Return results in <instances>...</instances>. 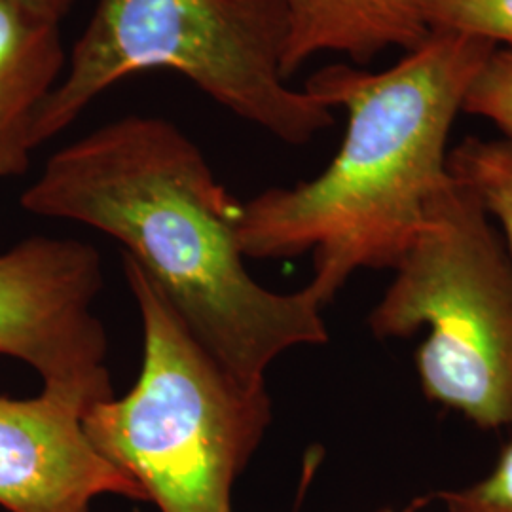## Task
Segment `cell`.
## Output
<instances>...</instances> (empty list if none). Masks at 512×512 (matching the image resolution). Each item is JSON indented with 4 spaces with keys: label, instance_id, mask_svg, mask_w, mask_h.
Returning a JSON list of instances; mask_svg holds the SVG:
<instances>
[{
    "label": "cell",
    "instance_id": "cell-14",
    "mask_svg": "<svg viewBox=\"0 0 512 512\" xmlns=\"http://www.w3.org/2000/svg\"><path fill=\"white\" fill-rule=\"evenodd\" d=\"M10 2L18 4L21 10L29 12L35 18L59 25L61 19L71 14L76 0H10Z\"/></svg>",
    "mask_w": 512,
    "mask_h": 512
},
{
    "label": "cell",
    "instance_id": "cell-9",
    "mask_svg": "<svg viewBox=\"0 0 512 512\" xmlns=\"http://www.w3.org/2000/svg\"><path fill=\"white\" fill-rule=\"evenodd\" d=\"M283 6L289 82L315 55H344L361 67L389 48L410 52L431 37L416 0H283Z\"/></svg>",
    "mask_w": 512,
    "mask_h": 512
},
{
    "label": "cell",
    "instance_id": "cell-8",
    "mask_svg": "<svg viewBox=\"0 0 512 512\" xmlns=\"http://www.w3.org/2000/svg\"><path fill=\"white\" fill-rule=\"evenodd\" d=\"M65 65L59 25L0 0V181L29 171L38 109Z\"/></svg>",
    "mask_w": 512,
    "mask_h": 512
},
{
    "label": "cell",
    "instance_id": "cell-4",
    "mask_svg": "<svg viewBox=\"0 0 512 512\" xmlns=\"http://www.w3.org/2000/svg\"><path fill=\"white\" fill-rule=\"evenodd\" d=\"M124 275L143 323L135 385L84 416L93 446L160 512H234L232 492L272 425L266 384H243L207 353L129 256Z\"/></svg>",
    "mask_w": 512,
    "mask_h": 512
},
{
    "label": "cell",
    "instance_id": "cell-13",
    "mask_svg": "<svg viewBox=\"0 0 512 512\" xmlns=\"http://www.w3.org/2000/svg\"><path fill=\"white\" fill-rule=\"evenodd\" d=\"M446 512H512V442H509L488 475L461 488H446L429 495Z\"/></svg>",
    "mask_w": 512,
    "mask_h": 512
},
{
    "label": "cell",
    "instance_id": "cell-15",
    "mask_svg": "<svg viewBox=\"0 0 512 512\" xmlns=\"http://www.w3.org/2000/svg\"><path fill=\"white\" fill-rule=\"evenodd\" d=\"M370 512H416V505H412V507H404V509H395V507H380V509H374V511Z\"/></svg>",
    "mask_w": 512,
    "mask_h": 512
},
{
    "label": "cell",
    "instance_id": "cell-3",
    "mask_svg": "<svg viewBox=\"0 0 512 512\" xmlns=\"http://www.w3.org/2000/svg\"><path fill=\"white\" fill-rule=\"evenodd\" d=\"M283 0H97L61 80L38 109L37 147L73 126L122 80L181 74L247 124L287 145H306L334 124V110L283 74Z\"/></svg>",
    "mask_w": 512,
    "mask_h": 512
},
{
    "label": "cell",
    "instance_id": "cell-12",
    "mask_svg": "<svg viewBox=\"0 0 512 512\" xmlns=\"http://www.w3.org/2000/svg\"><path fill=\"white\" fill-rule=\"evenodd\" d=\"M461 112L484 118L512 143V50L494 48L471 80Z\"/></svg>",
    "mask_w": 512,
    "mask_h": 512
},
{
    "label": "cell",
    "instance_id": "cell-1",
    "mask_svg": "<svg viewBox=\"0 0 512 512\" xmlns=\"http://www.w3.org/2000/svg\"><path fill=\"white\" fill-rule=\"evenodd\" d=\"M21 207L71 220L124 247L207 353L243 384L277 357L329 342L313 285L275 293L245 268L241 207L200 147L162 116L126 114L57 150Z\"/></svg>",
    "mask_w": 512,
    "mask_h": 512
},
{
    "label": "cell",
    "instance_id": "cell-7",
    "mask_svg": "<svg viewBox=\"0 0 512 512\" xmlns=\"http://www.w3.org/2000/svg\"><path fill=\"white\" fill-rule=\"evenodd\" d=\"M84 410L42 391L0 395V507L8 512H92L118 495L147 501L141 486L110 463L84 431Z\"/></svg>",
    "mask_w": 512,
    "mask_h": 512
},
{
    "label": "cell",
    "instance_id": "cell-10",
    "mask_svg": "<svg viewBox=\"0 0 512 512\" xmlns=\"http://www.w3.org/2000/svg\"><path fill=\"white\" fill-rule=\"evenodd\" d=\"M448 171L499 224L512 258V143L469 137L450 150Z\"/></svg>",
    "mask_w": 512,
    "mask_h": 512
},
{
    "label": "cell",
    "instance_id": "cell-11",
    "mask_svg": "<svg viewBox=\"0 0 512 512\" xmlns=\"http://www.w3.org/2000/svg\"><path fill=\"white\" fill-rule=\"evenodd\" d=\"M416 6L431 33L512 50V0H416Z\"/></svg>",
    "mask_w": 512,
    "mask_h": 512
},
{
    "label": "cell",
    "instance_id": "cell-6",
    "mask_svg": "<svg viewBox=\"0 0 512 512\" xmlns=\"http://www.w3.org/2000/svg\"><path fill=\"white\" fill-rule=\"evenodd\" d=\"M101 289L90 243L35 236L0 253V355L31 366L42 391L84 412L114 397L107 332L93 313Z\"/></svg>",
    "mask_w": 512,
    "mask_h": 512
},
{
    "label": "cell",
    "instance_id": "cell-2",
    "mask_svg": "<svg viewBox=\"0 0 512 512\" xmlns=\"http://www.w3.org/2000/svg\"><path fill=\"white\" fill-rule=\"evenodd\" d=\"M492 50L476 38L431 33L384 71L334 63L311 74L304 88L346 110L342 145L317 177L243 203L245 258L310 253V285L327 304L355 272L393 268L450 179V133Z\"/></svg>",
    "mask_w": 512,
    "mask_h": 512
},
{
    "label": "cell",
    "instance_id": "cell-5",
    "mask_svg": "<svg viewBox=\"0 0 512 512\" xmlns=\"http://www.w3.org/2000/svg\"><path fill=\"white\" fill-rule=\"evenodd\" d=\"M368 315L380 340L427 330L414 365L427 401L478 429H512V258L475 196L450 175Z\"/></svg>",
    "mask_w": 512,
    "mask_h": 512
}]
</instances>
